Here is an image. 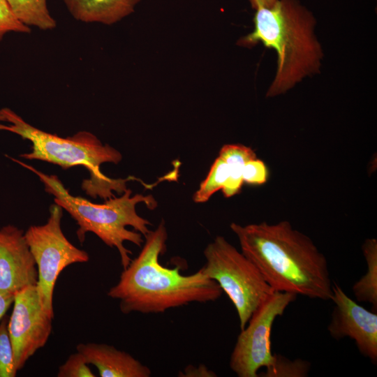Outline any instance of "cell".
Wrapping results in <instances>:
<instances>
[{"instance_id":"6da1fadb","label":"cell","mask_w":377,"mask_h":377,"mask_svg":"<svg viewBox=\"0 0 377 377\" xmlns=\"http://www.w3.org/2000/svg\"><path fill=\"white\" fill-rule=\"evenodd\" d=\"M242 253L274 291L331 300L327 262L312 239L288 221L242 226L232 223Z\"/></svg>"},{"instance_id":"7a4b0ae2","label":"cell","mask_w":377,"mask_h":377,"mask_svg":"<svg viewBox=\"0 0 377 377\" xmlns=\"http://www.w3.org/2000/svg\"><path fill=\"white\" fill-rule=\"evenodd\" d=\"M145 237L140 253L123 269L119 281L108 292V297L119 300L123 313H164L193 302H214L221 296L219 284L202 268L184 275L179 266L170 268L159 262L168 239L163 221Z\"/></svg>"},{"instance_id":"3957f363","label":"cell","mask_w":377,"mask_h":377,"mask_svg":"<svg viewBox=\"0 0 377 377\" xmlns=\"http://www.w3.org/2000/svg\"><path fill=\"white\" fill-rule=\"evenodd\" d=\"M255 28L240 44L262 42L278 55L277 71L267 96L286 92L306 75L319 70L323 54L313 35L315 19L296 0H277L271 8L256 9Z\"/></svg>"},{"instance_id":"277c9868","label":"cell","mask_w":377,"mask_h":377,"mask_svg":"<svg viewBox=\"0 0 377 377\" xmlns=\"http://www.w3.org/2000/svg\"><path fill=\"white\" fill-rule=\"evenodd\" d=\"M22 166L35 173L45 185V190L54 196V202L64 209L79 228L76 231L80 242L85 235L91 232L107 246L115 247L119 251L123 269L130 263L132 252L126 249L124 242L141 246L144 237L150 231L151 223L140 216L135 209L137 204L144 202L149 209H154L157 202L151 195L135 194L126 188L119 197H111L103 204H96L69 193L56 175H47L33 166L10 158Z\"/></svg>"},{"instance_id":"5b68a950","label":"cell","mask_w":377,"mask_h":377,"mask_svg":"<svg viewBox=\"0 0 377 377\" xmlns=\"http://www.w3.org/2000/svg\"><path fill=\"white\" fill-rule=\"evenodd\" d=\"M1 111L9 124H0V130L17 134L32 144L31 152L20 154V157L49 162L63 169L84 167L90 179L83 181L82 188L91 197L99 196L106 200L114 196L112 191L123 193L128 181L139 179L133 177L112 179L103 174L100 169L103 163L117 164L122 155L109 145H103L90 132L80 131L71 137L61 138L33 126L9 108Z\"/></svg>"},{"instance_id":"8992f818","label":"cell","mask_w":377,"mask_h":377,"mask_svg":"<svg viewBox=\"0 0 377 377\" xmlns=\"http://www.w3.org/2000/svg\"><path fill=\"white\" fill-rule=\"evenodd\" d=\"M204 256L203 272L228 295L243 330L274 290L254 264L224 237H215L205 249Z\"/></svg>"},{"instance_id":"52a82bcc","label":"cell","mask_w":377,"mask_h":377,"mask_svg":"<svg viewBox=\"0 0 377 377\" xmlns=\"http://www.w3.org/2000/svg\"><path fill=\"white\" fill-rule=\"evenodd\" d=\"M62 210L59 205H52L47 222L41 226H31L24 233L38 269L36 288L41 304L53 318L54 289L60 273L72 264L89 260L88 253L75 247L63 233Z\"/></svg>"},{"instance_id":"ba28073f","label":"cell","mask_w":377,"mask_h":377,"mask_svg":"<svg viewBox=\"0 0 377 377\" xmlns=\"http://www.w3.org/2000/svg\"><path fill=\"white\" fill-rule=\"evenodd\" d=\"M296 297L292 293L274 291L253 313L238 335L230 355V367L237 376L258 377L262 367L266 368L263 376H273L279 355L272 353V327Z\"/></svg>"},{"instance_id":"9c48e42d","label":"cell","mask_w":377,"mask_h":377,"mask_svg":"<svg viewBox=\"0 0 377 377\" xmlns=\"http://www.w3.org/2000/svg\"><path fill=\"white\" fill-rule=\"evenodd\" d=\"M13 309L8 322L16 369L47 343L52 319L43 307L36 285L29 286L14 295Z\"/></svg>"},{"instance_id":"30bf717a","label":"cell","mask_w":377,"mask_h":377,"mask_svg":"<svg viewBox=\"0 0 377 377\" xmlns=\"http://www.w3.org/2000/svg\"><path fill=\"white\" fill-rule=\"evenodd\" d=\"M334 303L327 330L334 339L349 337L359 352L374 364L377 362V314L350 298L337 283L332 285Z\"/></svg>"},{"instance_id":"8fae6325","label":"cell","mask_w":377,"mask_h":377,"mask_svg":"<svg viewBox=\"0 0 377 377\" xmlns=\"http://www.w3.org/2000/svg\"><path fill=\"white\" fill-rule=\"evenodd\" d=\"M38 282V269L22 230L0 228V292L15 295Z\"/></svg>"},{"instance_id":"7c38bea8","label":"cell","mask_w":377,"mask_h":377,"mask_svg":"<svg viewBox=\"0 0 377 377\" xmlns=\"http://www.w3.org/2000/svg\"><path fill=\"white\" fill-rule=\"evenodd\" d=\"M77 351L95 366L101 377H149L151 369L129 353L105 343H79Z\"/></svg>"},{"instance_id":"4fadbf2b","label":"cell","mask_w":377,"mask_h":377,"mask_svg":"<svg viewBox=\"0 0 377 377\" xmlns=\"http://www.w3.org/2000/svg\"><path fill=\"white\" fill-rule=\"evenodd\" d=\"M77 20L98 22L107 25L114 24L132 13L140 0H64Z\"/></svg>"},{"instance_id":"5bb4252c","label":"cell","mask_w":377,"mask_h":377,"mask_svg":"<svg viewBox=\"0 0 377 377\" xmlns=\"http://www.w3.org/2000/svg\"><path fill=\"white\" fill-rule=\"evenodd\" d=\"M219 156L229 168L228 179L221 191L226 198H230L240 192L244 184L242 172L245 163L257 158V156L249 147L242 144H227L220 149Z\"/></svg>"},{"instance_id":"9a60e30c","label":"cell","mask_w":377,"mask_h":377,"mask_svg":"<svg viewBox=\"0 0 377 377\" xmlns=\"http://www.w3.org/2000/svg\"><path fill=\"white\" fill-rule=\"evenodd\" d=\"M367 270L353 286V291L359 302L370 303L373 311L377 309V240L367 239L362 244Z\"/></svg>"},{"instance_id":"2e32d148","label":"cell","mask_w":377,"mask_h":377,"mask_svg":"<svg viewBox=\"0 0 377 377\" xmlns=\"http://www.w3.org/2000/svg\"><path fill=\"white\" fill-rule=\"evenodd\" d=\"M16 18L24 25L42 30L52 29L56 21L51 16L47 0H6Z\"/></svg>"},{"instance_id":"e0dca14e","label":"cell","mask_w":377,"mask_h":377,"mask_svg":"<svg viewBox=\"0 0 377 377\" xmlns=\"http://www.w3.org/2000/svg\"><path fill=\"white\" fill-rule=\"evenodd\" d=\"M228 177V166L226 161L219 156L212 165L207 177L195 192L193 197V201L197 203L208 201L214 193L224 187Z\"/></svg>"},{"instance_id":"ac0fdd59","label":"cell","mask_w":377,"mask_h":377,"mask_svg":"<svg viewBox=\"0 0 377 377\" xmlns=\"http://www.w3.org/2000/svg\"><path fill=\"white\" fill-rule=\"evenodd\" d=\"M8 322V319L3 316L0 323V377H15L17 371Z\"/></svg>"},{"instance_id":"d6986e66","label":"cell","mask_w":377,"mask_h":377,"mask_svg":"<svg viewBox=\"0 0 377 377\" xmlns=\"http://www.w3.org/2000/svg\"><path fill=\"white\" fill-rule=\"evenodd\" d=\"M58 377H94L84 355L77 351L71 354L59 367Z\"/></svg>"},{"instance_id":"ffe728a7","label":"cell","mask_w":377,"mask_h":377,"mask_svg":"<svg viewBox=\"0 0 377 377\" xmlns=\"http://www.w3.org/2000/svg\"><path fill=\"white\" fill-rule=\"evenodd\" d=\"M10 31L29 33L30 28L16 18L6 0H0V41Z\"/></svg>"},{"instance_id":"44dd1931","label":"cell","mask_w":377,"mask_h":377,"mask_svg":"<svg viewBox=\"0 0 377 377\" xmlns=\"http://www.w3.org/2000/svg\"><path fill=\"white\" fill-rule=\"evenodd\" d=\"M269 171L265 162L258 158L246 162L242 172L243 182L250 185H262L267 182Z\"/></svg>"},{"instance_id":"7402d4cb","label":"cell","mask_w":377,"mask_h":377,"mask_svg":"<svg viewBox=\"0 0 377 377\" xmlns=\"http://www.w3.org/2000/svg\"><path fill=\"white\" fill-rule=\"evenodd\" d=\"M216 374L212 371L209 370L207 367L203 364H200L198 367H193L189 365L184 369V372H182V376H206V377H212L216 376Z\"/></svg>"},{"instance_id":"603a6c76","label":"cell","mask_w":377,"mask_h":377,"mask_svg":"<svg viewBox=\"0 0 377 377\" xmlns=\"http://www.w3.org/2000/svg\"><path fill=\"white\" fill-rule=\"evenodd\" d=\"M14 295L0 292V320L13 303Z\"/></svg>"},{"instance_id":"cb8c5ba5","label":"cell","mask_w":377,"mask_h":377,"mask_svg":"<svg viewBox=\"0 0 377 377\" xmlns=\"http://www.w3.org/2000/svg\"><path fill=\"white\" fill-rule=\"evenodd\" d=\"M253 9L259 8H271L277 0H249Z\"/></svg>"},{"instance_id":"d4e9b609","label":"cell","mask_w":377,"mask_h":377,"mask_svg":"<svg viewBox=\"0 0 377 377\" xmlns=\"http://www.w3.org/2000/svg\"><path fill=\"white\" fill-rule=\"evenodd\" d=\"M0 121H5V118H4L3 115L1 110H0Z\"/></svg>"}]
</instances>
